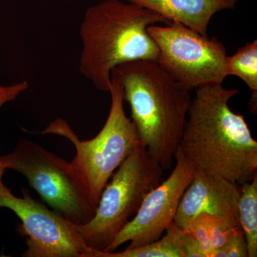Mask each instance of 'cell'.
<instances>
[{"label": "cell", "instance_id": "cell-1", "mask_svg": "<svg viewBox=\"0 0 257 257\" xmlns=\"http://www.w3.org/2000/svg\"><path fill=\"white\" fill-rule=\"evenodd\" d=\"M189 107L177 151L197 168L241 185L257 175V143L243 115L230 109L239 91L203 86Z\"/></svg>", "mask_w": 257, "mask_h": 257}, {"label": "cell", "instance_id": "cell-2", "mask_svg": "<svg viewBox=\"0 0 257 257\" xmlns=\"http://www.w3.org/2000/svg\"><path fill=\"white\" fill-rule=\"evenodd\" d=\"M111 77L119 81L132 121L150 156L167 170L172 167L183 134L192 98L156 61L120 64Z\"/></svg>", "mask_w": 257, "mask_h": 257}, {"label": "cell", "instance_id": "cell-3", "mask_svg": "<svg viewBox=\"0 0 257 257\" xmlns=\"http://www.w3.org/2000/svg\"><path fill=\"white\" fill-rule=\"evenodd\" d=\"M170 22L161 15L121 0H103L88 8L81 24V73L109 92L111 71L126 62L157 61L159 48L147 29Z\"/></svg>", "mask_w": 257, "mask_h": 257}, {"label": "cell", "instance_id": "cell-4", "mask_svg": "<svg viewBox=\"0 0 257 257\" xmlns=\"http://www.w3.org/2000/svg\"><path fill=\"white\" fill-rule=\"evenodd\" d=\"M109 92L110 110L105 124L94 138L81 140L61 118L40 133L59 135L72 143L76 155L70 165L97 204L114 171L135 149L143 145L135 124L125 113L122 86L114 77H111Z\"/></svg>", "mask_w": 257, "mask_h": 257}, {"label": "cell", "instance_id": "cell-5", "mask_svg": "<svg viewBox=\"0 0 257 257\" xmlns=\"http://www.w3.org/2000/svg\"><path fill=\"white\" fill-rule=\"evenodd\" d=\"M163 169L140 145L119 166L101 193L95 214L73 226L88 246L104 251L162 182Z\"/></svg>", "mask_w": 257, "mask_h": 257}, {"label": "cell", "instance_id": "cell-6", "mask_svg": "<svg viewBox=\"0 0 257 257\" xmlns=\"http://www.w3.org/2000/svg\"><path fill=\"white\" fill-rule=\"evenodd\" d=\"M5 170L25 176L54 211L76 224H86L98 204L76 175L70 162L23 138L11 153L0 157Z\"/></svg>", "mask_w": 257, "mask_h": 257}, {"label": "cell", "instance_id": "cell-7", "mask_svg": "<svg viewBox=\"0 0 257 257\" xmlns=\"http://www.w3.org/2000/svg\"><path fill=\"white\" fill-rule=\"evenodd\" d=\"M147 31L159 48L157 63L186 89L222 84L228 77L226 49L216 37L177 22L151 25Z\"/></svg>", "mask_w": 257, "mask_h": 257}, {"label": "cell", "instance_id": "cell-8", "mask_svg": "<svg viewBox=\"0 0 257 257\" xmlns=\"http://www.w3.org/2000/svg\"><path fill=\"white\" fill-rule=\"evenodd\" d=\"M18 197L0 182V208H7L20 218L17 231L28 246L24 257H91L92 248L81 237L73 223L50 210L23 189Z\"/></svg>", "mask_w": 257, "mask_h": 257}, {"label": "cell", "instance_id": "cell-9", "mask_svg": "<svg viewBox=\"0 0 257 257\" xmlns=\"http://www.w3.org/2000/svg\"><path fill=\"white\" fill-rule=\"evenodd\" d=\"M175 160V169L170 177L147 194L137 214L104 251H114L126 242H130L127 248L153 242L174 222L179 202L197 168L178 152Z\"/></svg>", "mask_w": 257, "mask_h": 257}, {"label": "cell", "instance_id": "cell-10", "mask_svg": "<svg viewBox=\"0 0 257 257\" xmlns=\"http://www.w3.org/2000/svg\"><path fill=\"white\" fill-rule=\"evenodd\" d=\"M239 197V184L196 168L179 202L174 222L185 229L194 217L208 214L235 229H241L238 212Z\"/></svg>", "mask_w": 257, "mask_h": 257}, {"label": "cell", "instance_id": "cell-11", "mask_svg": "<svg viewBox=\"0 0 257 257\" xmlns=\"http://www.w3.org/2000/svg\"><path fill=\"white\" fill-rule=\"evenodd\" d=\"M161 15L167 21L177 22L208 36L211 18L219 12L234 9L237 0H126Z\"/></svg>", "mask_w": 257, "mask_h": 257}, {"label": "cell", "instance_id": "cell-12", "mask_svg": "<svg viewBox=\"0 0 257 257\" xmlns=\"http://www.w3.org/2000/svg\"><path fill=\"white\" fill-rule=\"evenodd\" d=\"M184 235V229L173 222L166 230L165 234L153 242L117 252L92 248L91 257H185Z\"/></svg>", "mask_w": 257, "mask_h": 257}, {"label": "cell", "instance_id": "cell-13", "mask_svg": "<svg viewBox=\"0 0 257 257\" xmlns=\"http://www.w3.org/2000/svg\"><path fill=\"white\" fill-rule=\"evenodd\" d=\"M226 75L236 76L246 83L252 91L248 103L250 111L254 114L257 107V40L247 42L232 56L225 60Z\"/></svg>", "mask_w": 257, "mask_h": 257}, {"label": "cell", "instance_id": "cell-14", "mask_svg": "<svg viewBox=\"0 0 257 257\" xmlns=\"http://www.w3.org/2000/svg\"><path fill=\"white\" fill-rule=\"evenodd\" d=\"M239 220L244 234L248 257L257 256V175L240 187Z\"/></svg>", "mask_w": 257, "mask_h": 257}, {"label": "cell", "instance_id": "cell-15", "mask_svg": "<svg viewBox=\"0 0 257 257\" xmlns=\"http://www.w3.org/2000/svg\"><path fill=\"white\" fill-rule=\"evenodd\" d=\"M202 214L204 216L214 251L222 247L229 241L233 233L238 230L231 227L225 221L216 216L208 214Z\"/></svg>", "mask_w": 257, "mask_h": 257}, {"label": "cell", "instance_id": "cell-16", "mask_svg": "<svg viewBox=\"0 0 257 257\" xmlns=\"http://www.w3.org/2000/svg\"><path fill=\"white\" fill-rule=\"evenodd\" d=\"M247 246L242 229L236 230L222 247L214 250L211 257H247Z\"/></svg>", "mask_w": 257, "mask_h": 257}, {"label": "cell", "instance_id": "cell-17", "mask_svg": "<svg viewBox=\"0 0 257 257\" xmlns=\"http://www.w3.org/2000/svg\"><path fill=\"white\" fill-rule=\"evenodd\" d=\"M28 83L26 81L17 83L11 86H0V109L5 103L15 100L22 92H25L28 88ZM6 171L0 161V182H2L3 176Z\"/></svg>", "mask_w": 257, "mask_h": 257}, {"label": "cell", "instance_id": "cell-18", "mask_svg": "<svg viewBox=\"0 0 257 257\" xmlns=\"http://www.w3.org/2000/svg\"><path fill=\"white\" fill-rule=\"evenodd\" d=\"M184 230L183 248L185 257H204L197 240Z\"/></svg>", "mask_w": 257, "mask_h": 257}]
</instances>
